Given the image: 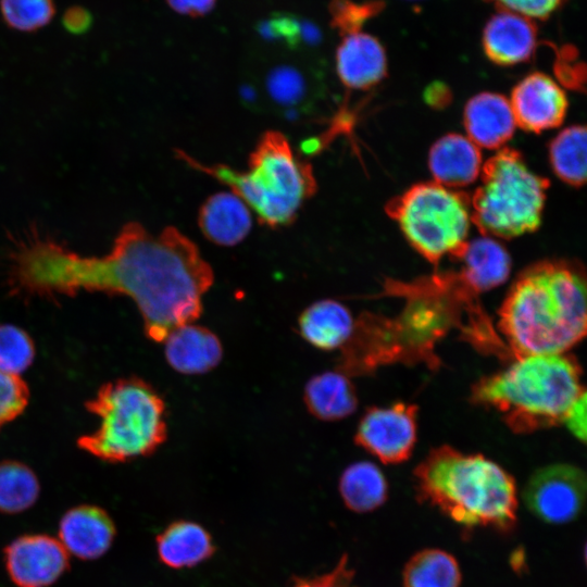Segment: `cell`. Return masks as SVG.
<instances>
[{
  "label": "cell",
  "instance_id": "2e32d148",
  "mask_svg": "<svg viewBox=\"0 0 587 587\" xmlns=\"http://www.w3.org/2000/svg\"><path fill=\"white\" fill-rule=\"evenodd\" d=\"M463 123L467 137L486 149H501L516 127L509 99L489 91L479 92L467 101Z\"/></svg>",
  "mask_w": 587,
  "mask_h": 587
},
{
  "label": "cell",
  "instance_id": "d6a6232c",
  "mask_svg": "<svg viewBox=\"0 0 587 587\" xmlns=\"http://www.w3.org/2000/svg\"><path fill=\"white\" fill-rule=\"evenodd\" d=\"M502 10L529 20L546 18L557 11L563 0H491Z\"/></svg>",
  "mask_w": 587,
  "mask_h": 587
},
{
  "label": "cell",
  "instance_id": "83f0119b",
  "mask_svg": "<svg viewBox=\"0 0 587 587\" xmlns=\"http://www.w3.org/2000/svg\"><path fill=\"white\" fill-rule=\"evenodd\" d=\"M265 92L274 108L284 111L305 110L312 103L305 78L292 66L274 67L265 78Z\"/></svg>",
  "mask_w": 587,
  "mask_h": 587
},
{
  "label": "cell",
  "instance_id": "9a60e30c",
  "mask_svg": "<svg viewBox=\"0 0 587 587\" xmlns=\"http://www.w3.org/2000/svg\"><path fill=\"white\" fill-rule=\"evenodd\" d=\"M537 45L532 20L501 10L494 14L483 30V48L498 65L511 66L528 61Z\"/></svg>",
  "mask_w": 587,
  "mask_h": 587
},
{
  "label": "cell",
  "instance_id": "7a4b0ae2",
  "mask_svg": "<svg viewBox=\"0 0 587 587\" xmlns=\"http://www.w3.org/2000/svg\"><path fill=\"white\" fill-rule=\"evenodd\" d=\"M583 267L546 260L525 268L499 310V328L515 358L564 353L586 334Z\"/></svg>",
  "mask_w": 587,
  "mask_h": 587
},
{
  "label": "cell",
  "instance_id": "8fae6325",
  "mask_svg": "<svg viewBox=\"0 0 587 587\" xmlns=\"http://www.w3.org/2000/svg\"><path fill=\"white\" fill-rule=\"evenodd\" d=\"M7 572L17 587H48L70 566L62 542L49 535L15 538L4 548Z\"/></svg>",
  "mask_w": 587,
  "mask_h": 587
},
{
  "label": "cell",
  "instance_id": "ba28073f",
  "mask_svg": "<svg viewBox=\"0 0 587 587\" xmlns=\"http://www.w3.org/2000/svg\"><path fill=\"white\" fill-rule=\"evenodd\" d=\"M386 211L409 243L434 265L444 257L458 255L467 241L470 197L457 189L420 183L390 200Z\"/></svg>",
  "mask_w": 587,
  "mask_h": 587
},
{
  "label": "cell",
  "instance_id": "6da1fadb",
  "mask_svg": "<svg viewBox=\"0 0 587 587\" xmlns=\"http://www.w3.org/2000/svg\"><path fill=\"white\" fill-rule=\"evenodd\" d=\"M17 289L32 296H74L78 291L123 295L137 305L146 336L163 342L175 328L202 313V297L214 274L197 245L173 226L158 234L126 224L111 251L77 254L60 243L30 235L13 261Z\"/></svg>",
  "mask_w": 587,
  "mask_h": 587
},
{
  "label": "cell",
  "instance_id": "5b68a950",
  "mask_svg": "<svg viewBox=\"0 0 587 587\" xmlns=\"http://www.w3.org/2000/svg\"><path fill=\"white\" fill-rule=\"evenodd\" d=\"M176 154L190 167L228 186L257 213L260 223L271 228L290 225L317 190L311 164L301 160L277 130H267L260 137L245 172L225 164H203L182 150Z\"/></svg>",
  "mask_w": 587,
  "mask_h": 587
},
{
  "label": "cell",
  "instance_id": "9c48e42d",
  "mask_svg": "<svg viewBox=\"0 0 587 587\" xmlns=\"http://www.w3.org/2000/svg\"><path fill=\"white\" fill-rule=\"evenodd\" d=\"M586 497V475L572 464H552L538 469L528 479L523 499L527 509L550 524L576 519Z\"/></svg>",
  "mask_w": 587,
  "mask_h": 587
},
{
  "label": "cell",
  "instance_id": "603a6c76",
  "mask_svg": "<svg viewBox=\"0 0 587 587\" xmlns=\"http://www.w3.org/2000/svg\"><path fill=\"white\" fill-rule=\"evenodd\" d=\"M157 549L161 561L173 569L193 566L214 550L209 533L187 521L175 522L164 529L157 538Z\"/></svg>",
  "mask_w": 587,
  "mask_h": 587
},
{
  "label": "cell",
  "instance_id": "277c9868",
  "mask_svg": "<svg viewBox=\"0 0 587 587\" xmlns=\"http://www.w3.org/2000/svg\"><path fill=\"white\" fill-rule=\"evenodd\" d=\"M580 374L578 363L563 353L520 357L482 378L472 389V400L499 411L511 430L526 434L564 422L585 394Z\"/></svg>",
  "mask_w": 587,
  "mask_h": 587
},
{
  "label": "cell",
  "instance_id": "d590c367",
  "mask_svg": "<svg viewBox=\"0 0 587 587\" xmlns=\"http://www.w3.org/2000/svg\"><path fill=\"white\" fill-rule=\"evenodd\" d=\"M91 14L85 8L73 5L68 8L62 17L64 28L72 34H83L91 26Z\"/></svg>",
  "mask_w": 587,
  "mask_h": 587
},
{
  "label": "cell",
  "instance_id": "44dd1931",
  "mask_svg": "<svg viewBox=\"0 0 587 587\" xmlns=\"http://www.w3.org/2000/svg\"><path fill=\"white\" fill-rule=\"evenodd\" d=\"M354 323L350 310L332 299L313 302L298 319L301 337L311 346L325 351L345 346L353 333Z\"/></svg>",
  "mask_w": 587,
  "mask_h": 587
},
{
  "label": "cell",
  "instance_id": "74e56055",
  "mask_svg": "<svg viewBox=\"0 0 587 587\" xmlns=\"http://www.w3.org/2000/svg\"><path fill=\"white\" fill-rule=\"evenodd\" d=\"M409 1H416V0H409Z\"/></svg>",
  "mask_w": 587,
  "mask_h": 587
},
{
  "label": "cell",
  "instance_id": "ffe728a7",
  "mask_svg": "<svg viewBox=\"0 0 587 587\" xmlns=\"http://www.w3.org/2000/svg\"><path fill=\"white\" fill-rule=\"evenodd\" d=\"M198 225L211 242L232 247L241 242L252 226L250 209L233 192H217L201 205Z\"/></svg>",
  "mask_w": 587,
  "mask_h": 587
},
{
  "label": "cell",
  "instance_id": "8d00e7d4",
  "mask_svg": "<svg viewBox=\"0 0 587 587\" xmlns=\"http://www.w3.org/2000/svg\"><path fill=\"white\" fill-rule=\"evenodd\" d=\"M217 0H166L172 10L192 17L211 12Z\"/></svg>",
  "mask_w": 587,
  "mask_h": 587
},
{
  "label": "cell",
  "instance_id": "4fadbf2b",
  "mask_svg": "<svg viewBox=\"0 0 587 587\" xmlns=\"http://www.w3.org/2000/svg\"><path fill=\"white\" fill-rule=\"evenodd\" d=\"M336 73L351 90H369L387 73V57L380 41L358 30L342 35L335 54Z\"/></svg>",
  "mask_w": 587,
  "mask_h": 587
},
{
  "label": "cell",
  "instance_id": "7402d4cb",
  "mask_svg": "<svg viewBox=\"0 0 587 587\" xmlns=\"http://www.w3.org/2000/svg\"><path fill=\"white\" fill-rule=\"evenodd\" d=\"M303 401L313 416L328 422L351 415L358 407L354 385L338 370L311 377L304 386Z\"/></svg>",
  "mask_w": 587,
  "mask_h": 587
},
{
  "label": "cell",
  "instance_id": "836d02e7",
  "mask_svg": "<svg viewBox=\"0 0 587 587\" xmlns=\"http://www.w3.org/2000/svg\"><path fill=\"white\" fill-rule=\"evenodd\" d=\"M294 587L357 586L353 584V572L348 567L347 560L344 558L332 572L310 579H300L294 585Z\"/></svg>",
  "mask_w": 587,
  "mask_h": 587
},
{
  "label": "cell",
  "instance_id": "e575fe53",
  "mask_svg": "<svg viewBox=\"0 0 587 587\" xmlns=\"http://www.w3.org/2000/svg\"><path fill=\"white\" fill-rule=\"evenodd\" d=\"M582 441L586 439V392L571 407L563 422Z\"/></svg>",
  "mask_w": 587,
  "mask_h": 587
},
{
  "label": "cell",
  "instance_id": "f1b7e54d",
  "mask_svg": "<svg viewBox=\"0 0 587 587\" xmlns=\"http://www.w3.org/2000/svg\"><path fill=\"white\" fill-rule=\"evenodd\" d=\"M0 12L5 24L20 32H35L51 22L53 0H0Z\"/></svg>",
  "mask_w": 587,
  "mask_h": 587
},
{
  "label": "cell",
  "instance_id": "8992f818",
  "mask_svg": "<svg viewBox=\"0 0 587 587\" xmlns=\"http://www.w3.org/2000/svg\"><path fill=\"white\" fill-rule=\"evenodd\" d=\"M85 407L100 425L80 436L77 446L100 460L116 463L147 457L166 440L165 403L141 378L108 382Z\"/></svg>",
  "mask_w": 587,
  "mask_h": 587
},
{
  "label": "cell",
  "instance_id": "7c38bea8",
  "mask_svg": "<svg viewBox=\"0 0 587 587\" xmlns=\"http://www.w3.org/2000/svg\"><path fill=\"white\" fill-rule=\"evenodd\" d=\"M509 102L516 126L532 133L558 127L567 111V98L562 87L540 72H534L520 80Z\"/></svg>",
  "mask_w": 587,
  "mask_h": 587
},
{
  "label": "cell",
  "instance_id": "3957f363",
  "mask_svg": "<svg viewBox=\"0 0 587 587\" xmlns=\"http://www.w3.org/2000/svg\"><path fill=\"white\" fill-rule=\"evenodd\" d=\"M417 498L466 527L509 533L516 524L513 477L483 454L450 446L430 450L414 470Z\"/></svg>",
  "mask_w": 587,
  "mask_h": 587
},
{
  "label": "cell",
  "instance_id": "5bb4252c",
  "mask_svg": "<svg viewBox=\"0 0 587 587\" xmlns=\"http://www.w3.org/2000/svg\"><path fill=\"white\" fill-rule=\"evenodd\" d=\"M115 536V526L101 508L82 504L67 510L59 523L60 541L75 557L93 560L104 554Z\"/></svg>",
  "mask_w": 587,
  "mask_h": 587
},
{
  "label": "cell",
  "instance_id": "4316f807",
  "mask_svg": "<svg viewBox=\"0 0 587 587\" xmlns=\"http://www.w3.org/2000/svg\"><path fill=\"white\" fill-rule=\"evenodd\" d=\"M39 492V480L29 466L15 460L0 462L1 512L14 514L29 509Z\"/></svg>",
  "mask_w": 587,
  "mask_h": 587
},
{
  "label": "cell",
  "instance_id": "1f68e13d",
  "mask_svg": "<svg viewBox=\"0 0 587 587\" xmlns=\"http://www.w3.org/2000/svg\"><path fill=\"white\" fill-rule=\"evenodd\" d=\"M29 390L20 375L0 370V429L27 407Z\"/></svg>",
  "mask_w": 587,
  "mask_h": 587
},
{
  "label": "cell",
  "instance_id": "30bf717a",
  "mask_svg": "<svg viewBox=\"0 0 587 587\" xmlns=\"http://www.w3.org/2000/svg\"><path fill=\"white\" fill-rule=\"evenodd\" d=\"M416 417L417 407L404 402L369 408L357 427L354 441L384 463H401L413 451Z\"/></svg>",
  "mask_w": 587,
  "mask_h": 587
},
{
  "label": "cell",
  "instance_id": "d6986e66",
  "mask_svg": "<svg viewBox=\"0 0 587 587\" xmlns=\"http://www.w3.org/2000/svg\"><path fill=\"white\" fill-rule=\"evenodd\" d=\"M454 259L461 262L460 279L474 294L503 284L511 272V258L507 249L489 236L467 240Z\"/></svg>",
  "mask_w": 587,
  "mask_h": 587
},
{
  "label": "cell",
  "instance_id": "ac0fdd59",
  "mask_svg": "<svg viewBox=\"0 0 587 587\" xmlns=\"http://www.w3.org/2000/svg\"><path fill=\"white\" fill-rule=\"evenodd\" d=\"M428 165L435 183L458 190L478 177L483 161L479 147L467 136L447 134L432 146Z\"/></svg>",
  "mask_w": 587,
  "mask_h": 587
},
{
  "label": "cell",
  "instance_id": "4dcf8cb0",
  "mask_svg": "<svg viewBox=\"0 0 587 587\" xmlns=\"http://www.w3.org/2000/svg\"><path fill=\"white\" fill-rule=\"evenodd\" d=\"M328 10L330 23L340 35L361 30L366 20L373 16L379 4L374 2L355 3L351 0H330Z\"/></svg>",
  "mask_w": 587,
  "mask_h": 587
},
{
  "label": "cell",
  "instance_id": "52a82bcc",
  "mask_svg": "<svg viewBox=\"0 0 587 587\" xmlns=\"http://www.w3.org/2000/svg\"><path fill=\"white\" fill-rule=\"evenodd\" d=\"M471 221L484 236L511 239L534 232L541 222L549 187L547 178L532 172L522 154L501 148L482 166Z\"/></svg>",
  "mask_w": 587,
  "mask_h": 587
},
{
  "label": "cell",
  "instance_id": "cb8c5ba5",
  "mask_svg": "<svg viewBox=\"0 0 587 587\" xmlns=\"http://www.w3.org/2000/svg\"><path fill=\"white\" fill-rule=\"evenodd\" d=\"M339 491L350 510L364 513L377 509L386 501L388 485L377 465L370 461H359L342 472Z\"/></svg>",
  "mask_w": 587,
  "mask_h": 587
},
{
  "label": "cell",
  "instance_id": "f546056e",
  "mask_svg": "<svg viewBox=\"0 0 587 587\" xmlns=\"http://www.w3.org/2000/svg\"><path fill=\"white\" fill-rule=\"evenodd\" d=\"M35 345L22 328L0 325V370L14 375L26 371L35 358Z\"/></svg>",
  "mask_w": 587,
  "mask_h": 587
},
{
  "label": "cell",
  "instance_id": "d4e9b609",
  "mask_svg": "<svg viewBox=\"0 0 587 587\" xmlns=\"http://www.w3.org/2000/svg\"><path fill=\"white\" fill-rule=\"evenodd\" d=\"M554 174L567 185L580 187L586 180V128L573 125L562 129L549 145Z\"/></svg>",
  "mask_w": 587,
  "mask_h": 587
},
{
  "label": "cell",
  "instance_id": "484cf974",
  "mask_svg": "<svg viewBox=\"0 0 587 587\" xmlns=\"http://www.w3.org/2000/svg\"><path fill=\"white\" fill-rule=\"evenodd\" d=\"M460 582L457 560L439 549L415 553L403 570L404 587H459Z\"/></svg>",
  "mask_w": 587,
  "mask_h": 587
},
{
  "label": "cell",
  "instance_id": "e0dca14e",
  "mask_svg": "<svg viewBox=\"0 0 587 587\" xmlns=\"http://www.w3.org/2000/svg\"><path fill=\"white\" fill-rule=\"evenodd\" d=\"M163 342L167 363L182 374H204L215 369L223 358L218 337L193 323L175 328Z\"/></svg>",
  "mask_w": 587,
  "mask_h": 587
}]
</instances>
